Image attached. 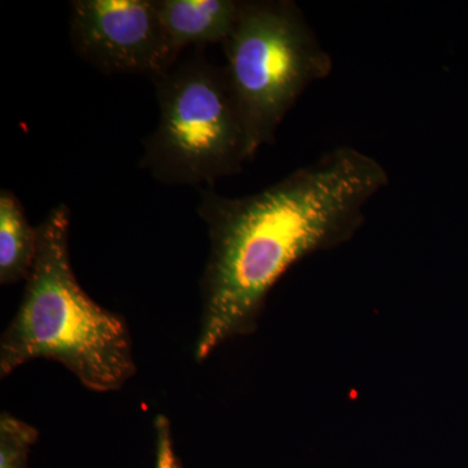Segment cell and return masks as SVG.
Returning <instances> with one entry per match:
<instances>
[{
  "instance_id": "6da1fadb",
  "label": "cell",
  "mask_w": 468,
  "mask_h": 468,
  "mask_svg": "<svg viewBox=\"0 0 468 468\" xmlns=\"http://www.w3.org/2000/svg\"><path fill=\"white\" fill-rule=\"evenodd\" d=\"M388 185L389 174L378 159L338 146L250 196L205 190L198 214L209 252L197 362L234 337L254 334L277 282L304 258L351 241L368 203Z\"/></svg>"
},
{
  "instance_id": "7a4b0ae2",
  "label": "cell",
  "mask_w": 468,
  "mask_h": 468,
  "mask_svg": "<svg viewBox=\"0 0 468 468\" xmlns=\"http://www.w3.org/2000/svg\"><path fill=\"white\" fill-rule=\"evenodd\" d=\"M70 211L52 207L23 300L0 338V378L37 359L60 363L92 392H116L137 372L126 320L97 303L70 261Z\"/></svg>"
},
{
  "instance_id": "3957f363",
  "label": "cell",
  "mask_w": 468,
  "mask_h": 468,
  "mask_svg": "<svg viewBox=\"0 0 468 468\" xmlns=\"http://www.w3.org/2000/svg\"><path fill=\"white\" fill-rule=\"evenodd\" d=\"M223 48L224 69L252 160L261 147L275 143L277 129L301 95L331 75L334 60L291 0H242Z\"/></svg>"
},
{
  "instance_id": "277c9868",
  "label": "cell",
  "mask_w": 468,
  "mask_h": 468,
  "mask_svg": "<svg viewBox=\"0 0 468 468\" xmlns=\"http://www.w3.org/2000/svg\"><path fill=\"white\" fill-rule=\"evenodd\" d=\"M153 81L159 122L144 141L141 167L160 184L208 189L241 174L250 160L226 69L199 48Z\"/></svg>"
},
{
  "instance_id": "5b68a950",
  "label": "cell",
  "mask_w": 468,
  "mask_h": 468,
  "mask_svg": "<svg viewBox=\"0 0 468 468\" xmlns=\"http://www.w3.org/2000/svg\"><path fill=\"white\" fill-rule=\"evenodd\" d=\"M70 41L82 60L104 75L155 80L177 63L156 0H75Z\"/></svg>"
},
{
  "instance_id": "8992f818",
  "label": "cell",
  "mask_w": 468,
  "mask_h": 468,
  "mask_svg": "<svg viewBox=\"0 0 468 468\" xmlns=\"http://www.w3.org/2000/svg\"><path fill=\"white\" fill-rule=\"evenodd\" d=\"M242 0H156L160 20L178 52L224 43L233 32Z\"/></svg>"
},
{
  "instance_id": "52a82bcc",
  "label": "cell",
  "mask_w": 468,
  "mask_h": 468,
  "mask_svg": "<svg viewBox=\"0 0 468 468\" xmlns=\"http://www.w3.org/2000/svg\"><path fill=\"white\" fill-rule=\"evenodd\" d=\"M38 251V227L27 220L16 194L0 192V284H17L29 277Z\"/></svg>"
},
{
  "instance_id": "ba28073f",
  "label": "cell",
  "mask_w": 468,
  "mask_h": 468,
  "mask_svg": "<svg viewBox=\"0 0 468 468\" xmlns=\"http://www.w3.org/2000/svg\"><path fill=\"white\" fill-rule=\"evenodd\" d=\"M38 430L7 411L0 415V468H29V452Z\"/></svg>"
},
{
  "instance_id": "9c48e42d",
  "label": "cell",
  "mask_w": 468,
  "mask_h": 468,
  "mask_svg": "<svg viewBox=\"0 0 468 468\" xmlns=\"http://www.w3.org/2000/svg\"><path fill=\"white\" fill-rule=\"evenodd\" d=\"M156 436L155 468H181L176 455L171 421L165 415L154 420Z\"/></svg>"
}]
</instances>
